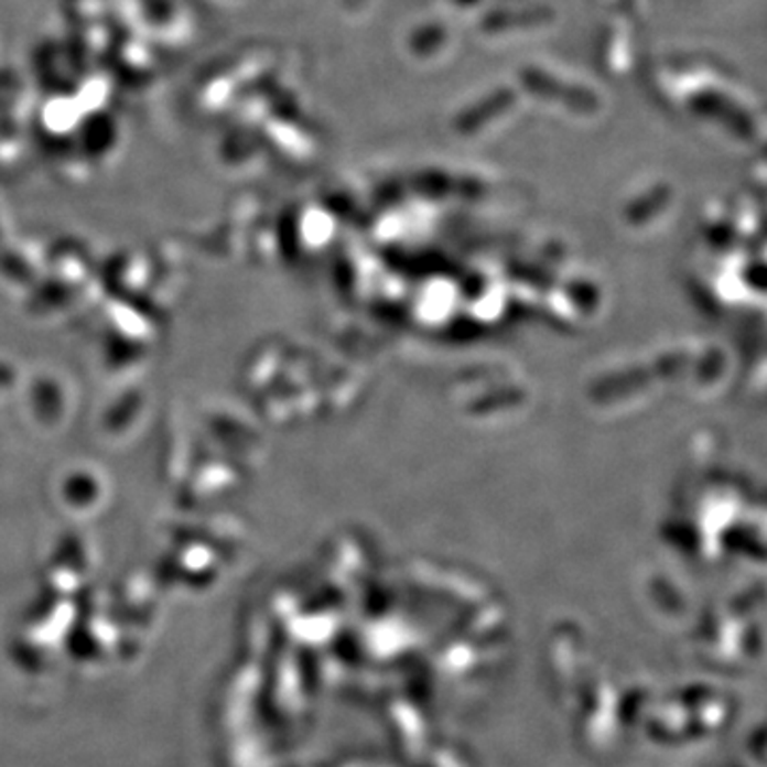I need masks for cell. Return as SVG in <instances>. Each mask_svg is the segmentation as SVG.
Listing matches in <instances>:
<instances>
[]
</instances>
